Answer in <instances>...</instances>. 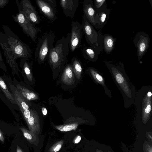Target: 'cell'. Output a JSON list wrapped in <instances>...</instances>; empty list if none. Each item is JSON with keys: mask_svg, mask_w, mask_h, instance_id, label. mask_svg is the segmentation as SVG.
I'll use <instances>...</instances> for the list:
<instances>
[{"mask_svg": "<svg viewBox=\"0 0 152 152\" xmlns=\"http://www.w3.org/2000/svg\"><path fill=\"white\" fill-rule=\"evenodd\" d=\"M105 64L123 96L124 106L125 107H129L134 102L136 94L134 87L129 81L124 69L109 62H106Z\"/></svg>", "mask_w": 152, "mask_h": 152, "instance_id": "1", "label": "cell"}, {"mask_svg": "<svg viewBox=\"0 0 152 152\" xmlns=\"http://www.w3.org/2000/svg\"><path fill=\"white\" fill-rule=\"evenodd\" d=\"M69 37L68 33L66 37L58 40L50 50L47 59L53 69H60L66 62L69 50Z\"/></svg>", "mask_w": 152, "mask_h": 152, "instance_id": "2", "label": "cell"}, {"mask_svg": "<svg viewBox=\"0 0 152 152\" xmlns=\"http://www.w3.org/2000/svg\"><path fill=\"white\" fill-rule=\"evenodd\" d=\"M2 28L7 45L16 58L30 57L32 51L29 47L23 42L8 26L3 24Z\"/></svg>", "mask_w": 152, "mask_h": 152, "instance_id": "3", "label": "cell"}, {"mask_svg": "<svg viewBox=\"0 0 152 152\" xmlns=\"http://www.w3.org/2000/svg\"><path fill=\"white\" fill-rule=\"evenodd\" d=\"M151 91L150 87H143L136 94L134 99L137 114H140L144 124L146 123L151 115Z\"/></svg>", "mask_w": 152, "mask_h": 152, "instance_id": "4", "label": "cell"}, {"mask_svg": "<svg viewBox=\"0 0 152 152\" xmlns=\"http://www.w3.org/2000/svg\"><path fill=\"white\" fill-rule=\"evenodd\" d=\"M81 25L87 43L90 47L99 55L103 50L102 29L96 31L84 14Z\"/></svg>", "mask_w": 152, "mask_h": 152, "instance_id": "5", "label": "cell"}, {"mask_svg": "<svg viewBox=\"0 0 152 152\" xmlns=\"http://www.w3.org/2000/svg\"><path fill=\"white\" fill-rule=\"evenodd\" d=\"M55 35L52 33H46L39 38L35 51L38 62L43 63L48 59L51 49L53 47Z\"/></svg>", "mask_w": 152, "mask_h": 152, "instance_id": "6", "label": "cell"}, {"mask_svg": "<svg viewBox=\"0 0 152 152\" xmlns=\"http://www.w3.org/2000/svg\"><path fill=\"white\" fill-rule=\"evenodd\" d=\"M18 10L19 12L15 15H12V18L22 28L24 33L33 42H35L38 34L42 31L41 30L31 22L22 11Z\"/></svg>", "mask_w": 152, "mask_h": 152, "instance_id": "7", "label": "cell"}, {"mask_svg": "<svg viewBox=\"0 0 152 152\" xmlns=\"http://www.w3.org/2000/svg\"><path fill=\"white\" fill-rule=\"evenodd\" d=\"M18 10L22 11L30 21L34 24H39L40 18L38 12L29 0H16Z\"/></svg>", "mask_w": 152, "mask_h": 152, "instance_id": "8", "label": "cell"}, {"mask_svg": "<svg viewBox=\"0 0 152 152\" xmlns=\"http://www.w3.org/2000/svg\"><path fill=\"white\" fill-rule=\"evenodd\" d=\"M71 25V32L69 33V49L73 52L80 45L83 32L82 25L78 21H72Z\"/></svg>", "mask_w": 152, "mask_h": 152, "instance_id": "9", "label": "cell"}, {"mask_svg": "<svg viewBox=\"0 0 152 152\" xmlns=\"http://www.w3.org/2000/svg\"><path fill=\"white\" fill-rule=\"evenodd\" d=\"M133 42L137 49V59L140 61L148 50L150 44V37L143 31L139 32L135 35Z\"/></svg>", "mask_w": 152, "mask_h": 152, "instance_id": "10", "label": "cell"}, {"mask_svg": "<svg viewBox=\"0 0 152 152\" xmlns=\"http://www.w3.org/2000/svg\"><path fill=\"white\" fill-rule=\"evenodd\" d=\"M0 45L3 50L7 62L14 73L18 74L19 69L16 62L17 59L7 45L4 33L0 31Z\"/></svg>", "mask_w": 152, "mask_h": 152, "instance_id": "11", "label": "cell"}, {"mask_svg": "<svg viewBox=\"0 0 152 152\" xmlns=\"http://www.w3.org/2000/svg\"><path fill=\"white\" fill-rule=\"evenodd\" d=\"M31 114L26 121L29 131L34 137L39 138L38 136L40 132V126L39 116L34 110L31 109Z\"/></svg>", "mask_w": 152, "mask_h": 152, "instance_id": "12", "label": "cell"}, {"mask_svg": "<svg viewBox=\"0 0 152 152\" xmlns=\"http://www.w3.org/2000/svg\"><path fill=\"white\" fill-rule=\"evenodd\" d=\"M36 3L42 12L51 21L57 18L56 7L46 0H35Z\"/></svg>", "mask_w": 152, "mask_h": 152, "instance_id": "13", "label": "cell"}, {"mask_svg": "<svg viewBox=\"0 0 152 152\" xmlns=\"http://www.w3.org/2000/svg\"><path fill=\"white\" fill-rule=\"evenodd\" d=\"M60 4L64 15L73 18L75 16L79 4V0H61Z\"/></svg>", "mask_w": 152, "mask_h": 152, "instance_id": "14", "label": "cell"}, {"mask_svg": "<svg viewBox=\"0 0 152 152\" xmlns=\"http://www.w3.org/2000/svg\"><path fill=\"white\" fill-rule=\"evenodd\" d=\"M110 12V10L107 7L96 12L94 18L95 25L94 27L96 29H102L107 23Z\"/></svg>", "mask_w": 152, "mask_h": 152, "instance_id": "15", "label": "cell"}, {"mask_svg": "<svg viewBox=\"0 0 152 152\" xmlns=\"http://www.w3.org/2000/svg\"><path fill=\"white\" fill-rule=\"evenodd\" d=\"M84 15L94 27L95 25L94 18L96 11L92 0H84L83 4Z\"/></svg>", "mask_w": 152, "mask_h": 152, "instance_id": "16", "label": "cell"}, {"mask_svg": "<svg viewBox=\"0 0 152 152\" xmlns=\"http://www.w3.org/2000/svg\"><path fill=\"white\" fill-rule=\"evenodd\" d=\"M10 88L14 95L13 97L16 104L18 106L21 111L29 109L26 99L13 85H10Z\"/></svg>", "mask_w": 152, "mask_h": 152, "instance_id": "17", "label": "cell"}, {"mask_svg": "<svg viewBox=\"0 0 152 152\" xmlns=\"http://www.w3.org/2000/svg\"><path fill=\"white\" fill-rule=\"evenodd\" d=\"M117 39L110 34H105L103 36V50L106 53L110 54L114 48Z\"/></svg>", "mask_w": 152, "mask_h": 152, "instance_id": "18", "label": "cell"}, {"mask_svg": "<svg viewBox=\"0 0 152 152\" xmlns=\"http://www.w3.org/2000/svg\"><path fill=\"white\" fill-rule=\"evenodd\" d=\"M73 71L71 64L67 65L65 68L62 76V82L67 85L73 84L75 81Z\"/></svg>", "mask_w": 152, "mask_h": 152, "instance_id": "19", "label": "cell"}, {"mask_svg": "<svg viewBox=\"0 0 152 152\" xmlns=\"http://www.w3.org/2000/svg\"><path fill=\"white\" fill-rule=\"evenodd\" d=\"M82 54L83 57L92 62L96 61L98 59V54L90 47L85 44L83 45Z\"/></svg>", "mask_w": 152, "mask_h": 152, "instance_id": "20", "label": "cell"}, {"mask_svg": "<svg viewBox=\"0 0 152 152\" xmlns=\"http://www.w3.org/2000/svg\"><path fill=\"white\" fill-rule=\"evenodd\" d=\"M16 86L18 91L26 99L31 100L38 99L37 95L34 92L19 84L17 85Z\"/></svg>", "mask_w": 152, "mask_h": 152, "instance_id": "21", "label": "cell"}, {"mask_svg": "<svg viewBox=\"0 0 152 152\" xmlns=\"http://www.w3.org/2000/svg\"><path fill=\"white\" fill-rule=\"evenodd\" d=\"M88 70L95 82L97 83V84L102 85L104 88L105 91L107 93L108 92L107 91L108 89L104 83V80L98 71L93 67H89Z\"/></svg>", "mask_w": 152, "mask_h": 152, "instance_id": "22", "label": "cell"}, {"mask_svg": "<svg viewBox=\"0 0 152 152\" xmlns=\"http://www.w3.org/2000/svg\"><path fill=\"white\" fill-rule=\"evenodd\" d=\"M28 60V58H21L20 64L28 80L32 82L33 77L31 69V64Z\"/></svg>", "mask_w": 152, "mask_h": 152, "instance_id": "23", "label": "cell"}, {"mask_svg": "<svg viewBox=\"0 0 152 152\" xmlns=\"http://www.w3.org/2000/svg\"><path fill=\"white\" fill-rule=\"evenodd\" d=\"M20 129L27 140L31 144L36 145L39 142V138L34 136L29 130L24 127H20Z\"/></svg>", "mask_w": 152, "mask_h": 152, "instance_id": "24", "label": "cell"}, {"mask_svg": "<svg viewBox=\"0 0 152 152\" xmlns=\"http://www.w3.org/2000/svg\"><path fill=\"white\" fill-rule=\"evenodd\" d=\"M73 71L75 73L77 78L80 79L81 77L82 68L80 61L75 58H74L72 65Z\"/></svg>", "mask_w": 152, "mask_h": 152, "instance_id": "25", "label": "cell"}, {"mask_svg": "<svg viewBox=\"0 0 152 152\" xmlns=\"http://www.w3.org/2000/svg\"><path fill=\"white\" fill-rule=\"evenodd\" d=\"M0 88L5 94L7 99L13 104H16L13 96L9 91L6 84L0 76Z\"/></svg>", "mask_w": 152, "mask_h": 152, "instance_id": "26", "label": "cell"}, {"mask_svg": "<svg viewBox=\"0 0 152 152\" xmlns=\"http://www.w3.org/2000/svg\"><path fill=\"white\" fill-rule=\"evenodd\" d=\"M78 124L76 123H70L62 125L54 126L57 130L62 132H67L76 130Z\"/></svg>", "mask_w": 152, "mask_h": 152, "instance_id": "27", "label": "cell"}, {"mask_svg": "<svg viewBox=\"0 0 152 152\" xmlns=\"http://www.w3.org/2000/svg\"><path fill=\"white\" fill-rule=\"evenodd\" d=\"M93 4L96 12L107 7L106 0H96Z\"/></svg>", "mask_w": 152, "mask_h": 152, "instance_id": "28", "label": "cell"}, {"mask_svg": "<svg viewBox=\"0 0 152 152\" xmlns=\"http://www.w3.org/2000/svg\"><path fill=\"white\" fill-rule=\"evenodd\" d=\"M63 140H61L57 142L54 143L50 148L48 150L49 152H58L62 148L64 143Z\"/></svg>", "mask_w": 152, "mask_h": 152, "instance_id": "29", "label": "cell"}, {"mask_svg": "<svg viewBox=\"0 0 152 152\" xmlns=\"http://www.w3.org/2000/svg\"><path fill=\"white\" fill-rule=\"evenodd\" d=\"M24 116L25 121L30 116L31 112L30 109L21 111Z\"/></svg>", "mask_w": 152, "mask_h": 152, "instance_id": "30", "label": "cell"}, {"mask_svg": "<svg viewBox=\"0 0 152 152\" xmlns=\"http://www.w3.org/2000/svg\"><path fill=\"white\" fill-rule=\"evenodd\" d=\"M0 67L3 69L5 70L6 69V66H5L2 56V54L0 50Z\"/></svg>", "mask_w": 152, "mask_h": 152, "instance_id": "31", "label": "cell"}, {"mask_svg": "<svg viewBox=\"0 0 152 152\" xmlns=\"http://www.w3.org/2000/svg\"><path fill=\"white\" fill-rule=\"evenodd\" d=\"M81 138V136L80 135H77L73 139V143L75 144H78L80 142Z\"/></svg>", "mask_w": 152, "mask_h": 152, "instance_id": "32", "label": "cell"}, {"mask_svg": "<svg viewBox=\"0 0 152 152\" xmlns=\"http://www.w3.org/2000/svg\"><path fill=\"white\" fill-rule=\"evenodd\" d=\"M9 2V0H0V8H3L8 4Z\"/></svg>", "mask_w": 152, "mask_h": 152, "instance_id": "33", "label": "cell"}, {"mask_svg": "<svg viewBox=\"0 0 152 152\" xmlns=\"http://www.w3.org/2000/svg\"><path fill=\"white\" fill-rule=\"evenodd\" d=\"M145 150L146 152H152V147L151 145L147 144L145 145Z\"/></svg>", "mask_w": 152, "mask_h": 152, "instance_id": "34", "label": "cell"}, {"mask_svg": "<svg viewBox=\"0 0 152 152\" xmlns=\"http://www.w3.org/2000/svg\"><path fill=\"white\" fill-rule=\"evenodd\" d=\"M49 3L56 7L57 6L56 1L55 0H46Z\"/></svg>", "mask_w": 152, "mask_h": 152, "instance_id": "35", "label": "cell"}, {"mask_svg": "<svg viewBox=\"0 0 152 152\" xmlns=\"http://www.w3.org/2000/svg\"><path fill=\"white\" fill-rule=\"evenodd\" d=\"M0 140L2 142H4V138L3 133L0 129Z\"/></svg>", "mask_w": 152, "mask_h": 152, "instance_id": "36", "label": "cell"}, {"mask_svg": "<svg viewBox=\"0 0 152 152\" xmlns=\"http://www.w3.org/2000/svg\"><path fill=\"white\" fill-rule=\"evenodd\" d=\"M42 111L43 114L44 115H46L47 114V112L46 109L45 108H43L42 109Z\"/></svg>", "mask_w": 152, "mask_h": 152, "instance_id": "37", "label": "cell"}, {"mask_svg": "<svg viewBox=\"0 0 152 152\" xmlns=\"http://www.w3.org/2000/svg\"><path fill=\"white\" fill-rule=\"evenodd\" d=\"M16 152H23L21 149L19 147L17 146L16 149Z\"/></svg>", "mask_w": 152, "mask_h": 152, "instance_id": "38", "label": "cell"}, {"mask_svg": "<svg viewBox=\"0 0 152 152\" xmlns=\"http://www.w3.org/2000/svg\"><path fill=\"white\" fill-rule=\"evenodd\" d=\"M96 152H103L101 150L99 149H96Z\"/></svg>", "mask_w": 152, "mask_h": 152, "instance_id": "39", "label": "cell"}, {"mask_svg": "<svg viewBox=\"0 0 152 152\" xmlns=\"http://www.w3.org/2000/svg\"><path fill=\"white\" fill-rule=\"evenodd\" d=\"M108 152H111L108 151Z\"/></svg>", "mask_w": 152, "mask_h": 152, "instance_id": "40", "label": "cell"}]
</instances>
